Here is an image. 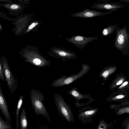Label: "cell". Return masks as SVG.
<instances>
[{
    "label": "cell",
    "instance_id": "obj_12",
    "mask_svg": "<svg viewBox=\"0 0 129 129\" xmlns=\"http://www.w3.org/2000/svg\"><path fill=\"white\" fill-rule=\"evenodd\" d=\"M112 12H102L96 10H90L89 9H85L82 11L70 14L74 17H80L83 18H91L101 16L109 14Z\"/></svg>",
    "mask_w": 129,
    "mask_h": 129
},
{
    "label": "cell",
    "instance_id": "obj_29",
    "mask_svg": "<svg viewBox=\"0 0 129 129\" xmlns=\"http://www.w3.org/2000/svg\"><path fill=\"white\" fill-rule=\"evenodd\" d=\"M119 1L124 3H129V0H119Z\"/></svg>",
    "mask_w": 129,
    "mask_h": 129
},
{
    "label": "cell",
    "instance_id": "obj_11",
    "mask_svg": "<svg viewBox=\"0 0 129 129\" xmlns=\"http://www.w3.org/2000/svg\"><path fill=\"white\" fill-rule=\"evenodd\" d=\"M125 6L118 2L108 3L93 4L91 6L88 7L91 8L112 12L122 8Z\"/></svg>",
    "mask_w": 129,
    "mask_h": 129
},
{
    "label": "cell",
    "instance_id": "obj_18",
    "mask_svg": "<svg viewBox=\"0 0 129 129\" xmlns=\"http://www.w3.org/2000/svg\"><path fill=\"white\" fill-rule=\"evenodd\" d=\"M23 103V97L22 95L21 94L19 98L17 103L16 110V129L19 128V111Z\"/></svg>",
    "mask_w": 129,
    "mask_h": 129
},
{
    "label": "cell",
    "instance_id": "obj_1",
    "mask_svg": "<svg viewBox=\"0 0 129 129\" xmlns=\"http://www.w3.org/2000/svg\"><path fill=\"white\" fill-rule=\"evenodd\" d=\"M30 96L31 104L36 115H42L51 121L46 107L43 103L45 96L42 92L33 89L30 91Z\"/></svg>",
    "mask_w": 129,
    "mask_h": 129
},
{
    "label": "cell",
    "instance_id": "obj_26",
    "mask_svg": "<svg viewBox=\"0 0 129 129\" xmlns=\"http://www.w3.org/2000/svg\"><path fill=\"white\" fill-rule=\"evenodd\" d=\"M126 106H129V100L123 103H120L119 104H113L112 106L115 109Z\"/></svg>",
    "mask_w": 129,
    "mask_h": 129
},
{
    "label": "cell",
    "instance_id": "obj_23",
    "mask_svg": "<svg viewBox=\"0 0 129 129\" xmlns=\"http://www.w3.org/2000/svg\"><path fill=\"white\" fill-rule=\"evenodd\" d=\"M0 78L3 82H4L6 80L4 69L1 58L0 59Z\"/></svg>",
    "mask_w": 129,
    "mask_h": 129
},
{
    "label": "cell",
    "instance_id": "obj_16",
    "mask_svg": "<svg viewBox=\"0 0 129 129\" xmlns=\"http://www.w3.org/2000/svg\"><path fill=\"white\" fill-rule=\"evenodd\" d=\"M126 78L122 74H118L112 81L110 86L111 90L113 91L126 80Z\"/></svg>",
    "mask_w": 129,
    "mask_h": 129
},
{
    "label": "cell",
    "instance_id": "obj_15",
    "mask_svg": "<svg viewBox=\"0 0 129 129\" xmlns=\"http://www.w3.org/2000/svg\"><path fill=\"white\" fill-rule=\"evenodd\" d=\"M117 66H109L104 68L100 73V77L102 78L105 82L110 75L115 72Z\"/></svg>",
    "mask_w": 129,
    "mask_h": 129
},
{
    "label": "cell",
    "instance_id": "obj_25",
    "mask_svg": "<svg viewBox=\"0 0 129 129\" xmlns=\"http://www.w3.org/2000/svg\"><path fill=\"white\" fill-rule=\"evenodd\" d=\"M122 124L123 127L125 129H129V117H127L124 119Z\"/></svg>",
    "mask_w": 129,
    "mask_h": 129
},
{
    "label": "cell",
    "instance_id": "obj_9",
    "mask_svg": "<svg viewBox=\"0 0 129 129\" xmlns=\"http://www.w3.org/2000/svg\"><path fill=\"white\" fill-rule=\"evenodd\" d=\"M50 55L57 58L61 59L64 62L77 57V55L75 53L61 48H53Z\"/></svg>",
    "mask_w": 129,
    "mask_h": 129
},
{
    "label": "cell",
    "instance_id": "obj_14",
    "mask_svg": "<svg viewBox=\"0 0 129 129\" xmlns=\"http://www.w3.org/2000/svg\"><path fill=\"white\" fill-rule=\"evenodd\" d=\"M0 109L6 119L9 122H11L10 113L3 92L1 83L0 84Z\"/></svg>",
    "mask_w": 129,
    "mask_h": 129
},
{
    "label": "cell",
    "instance_id": "obj_7",
    "mask_svg": "<svg viewBox=\"0 0 129 129\" xmlns=\"http://www.w3.org/2000/svg\"><path fill=\"white\" fill-rule=\"evenodd\" d=\"M24 61L38 67L45 68L51 66V61L38 54H21Z\"/></svg>",
    "mask_w": 129,
    "mask_h": 129
},
{
    "label": "cell",
    "instance_id": "obj_22",
    "mask_svg": "<svg viewBox=\"0 0 129 129\" xmlns=\"http://www.w3.org/2000/svg\"><path fill=\"white\" fill-rule=\"evenodd\" d=\"M117 115H122L124 113L129 114V106L121 107L114 109Z\"/></svg>",
    "mask_w": 129,
    "mask_h": 129
},
{
    "label": "cell",
    "instance_id": "obj_8",
    "mask_svg": "<svg viewBox=\"0 0 129 129\" xmlns=\"http://www.w3.org/2000/svg\"><path fill=\"white\" fill-rule=\"evenodd\" d=\"M99 111L98 108H95L90 106L83 107L78 111V118L79 120L83 124L91 122L93 117L98 113Z\"/></svg>",
    "mask_w": 129,
    "mask_h": 129
},
{
    "label": "cell",
    "instance_id": "obj_21",
    "mask_svg": "<svg viewBox=\"0 0 129 129\" xmlns=\"http://www.w3.org/2000/svg\"><path fill=\"white\" fill-rule=\"evenodd\" d=\"M117 88V91L129 92V80L125 81Z\"/></svg>",
    "mask_w": 129,
    "mask_h": 129
},
{
    "label": "cell",
    "instance_id": "obj_10",
    "mask_svg": "<svg viewBox=\"0 0 129 129\" xmlns=\"http://www.w3.org/2000/svg\"><path fill=\"white\" fill-rule=\"evenodd\" d=\"M98 37V36L86 37L77 35L64 39L68 42L74 44L76 48L82 49L84 48L88 43L97 40Z\"/></svg>",
    "mask_w": 129,
    "mask_h": 129
},
{
    "label": "cell",
    "instance_id": "obj_28",
    "mask_svg": "<svg viewBox=\"0 0 129 129\" xmlns=\"http://www.w3.org/2000/svg\"><path fill=\"white\" fill-rule=\"evenodd\" d=\"M18 8V6L16 4H14L12 5L11 7L10 8L12 9H17Z\"/></svg>",
    "mask_w": 129,
    "mask_h": 129
},
{
    "label": "cell",
    "instance_id": "obj_30",
    "mask_svg": "<svg viewBox=\"0 0 129 129\" xmlns=\"http://www.w3.org/2000/svg\"><path fill=\"white\" fill-rule=\"evenodd\" d=\"M112 129H114V127H112Z\"/></svg>",
    "mask_w": 129,
    "mask_h": 129
},
{
    "label": "cell",
    "instance_id": "obj_3",
    "mask_svg": "<svg viewBox=\"0 0 129 129\" xmlns=\"http://www.w3.org/2000/svg\"><path fill=\"white\" fill-rule=\"evenodd\" d=\"M127 26L120 28L118 26L115 31L116 35L114 46L122 53H129V33Z\"/></svg>",
    "mask_w": 129,
    "mask_h": 129
},
{
    "label": "cell",
    "instance_id": "obj_20",
    "mask_svg": "<svg viewBox=\"0 0 129 129\" xmlns=\"http://www.w3.org/2000/svg\"><path fill=\"white\" fill-rule=\"evenodd\" d=\"M115 121L113 123L112 122L110 123H107L104 119L101 118L100 120L96 129H110L114 123Z\"/></svg>",
    "mask_w": 129,
    "mask_h": 129
},
{
    "label": "cell",
    "instance_id": "obj_5",
    "mask_svg": "<svg viewBox=\"0 0 129 129\" xmlns=\"http://www.w3.org/2000/svg\"><path fill=\"white\" fill-rule=\"evenodd\" d=\"M2 56L1 59L4 69L7 84L11 94H12L17 89L18 82L11 70L8 60L3 56Z\"/></svg>",
    "mask_w": 129,
    "mask_h": 129
},
{
    "label": "cell",
    "instance_id": "obj_24",
    "mask_svg": "<svg viewBox=\"0 0 129 129\" xmlns=\"http://www.w3.org/2000/svg\"><path fill=\"white\" fill-rule=\"evenodd\" d=\"M11 128V127L4 121L0 116V129H8Z\"/></svg>",
    "mask_w": 129,
    "mask_h": 129
},
{
    "label": "cell",
    "instance_id": "obj_4",
    "mask_svg": "<svg viewBox=\"0 0 129 129\" xmlns=\"http://www.w3.org/2000/svg\"><path fill=\"white\" fill-rule=\"evenodd\" d=\"M82 69L79 72L69 76H62L52 82L51 86L53 87L63 86L70 84L80 78L88 73L90 67L88 64H83L81 65Z\"/></svg>",
    "mask_w": 129,
    "mask_h": 129
},
{
    "label": "cell",
    "instance_id": "obj_17",
    "mask_svg": "<svg viewBox=\"0 0 129 129\" xmlns=\"http://www.w3.org/2000/svg\"><path fill=\"white\" fill-rule=\"evenodd\" d=\"M20 124L21 129H26L28 126V121L25 108L22 109L20 118Z\"/></svg>",
    "mask_w": 129,
    "mask_h": 129
},
{
    "label": "cell",
    "instance_id": "obj_6",
    "mask_svg": "<svg viewBox=\"0 0 129 129\" xmlns=\"http://www.w3.org/2000/svg\"><path fill=\"white\" fill-rule=\"evenodd\" d=\"M78 88L75 87L67 92V93L73 97L76 100L75 106L78 108L90 104L95 99L89 94H84L78 90Z\"/></svg>",
    "mask_w": 129,
    "mask_h": 129
},
{
    "label": "cell",
    "instance_id": "obj_2",
    "mask_svg": "<svg viewBox=\"0 0 129 129\" xmlns=\"http://www.w3.org/2000/svg\"><path fill=\"white\" fill-rule=\"evenodd\" d=\"M54 98L56 106L60 114L69 122H74V115L70 106L65 101L63 98L59 94H54Z\"/></svg>",
    "mask_w": 129,
    "mask_h": 129
},
{
    "label": "cell",
    "instance_id": "obj_27",
    "mask_svg": "<svg viewBox=\"0 0 129 129\" xmlns=\"http://www.w3.org/2000/svg\"><path fill=\"white\" fill-rule=\"evenodd\" d=\"M38 24L37 22H35L33 23L28 27L27 31H28L30 30L37 25Z\"/></svg>",
    "mask_w": 129,
    "mask_h": 129
},
{
    "label": "cell",
    "instance_id": "obj_13",
    "mask_svg": "<svg viewBox=\"0 0 129 129\" xmlns=\"http://www.w3.org/2000/svg\"><path fill=\"white\" fill-rule=\"evenodd\" d=\"M129 92L119 91H114L106 100L111 102H121L123 103L128 101Z\"/></svg>",
    "mask_w": 129,
    "mask_h": 129
},
{
    "label": "cell",
    "instance_id": "obj_19",
    "mask_svg": "<svg viewBox=\"0 0 129 129\" xmlns=\"http://www.w3.org/2000/svg\"><path fill=\"white\" fill-rule=\"evenodd\" d=\"M119 24H115L110 25L104 29L101 32L103 37H106L115 31Z\"/></svg>",
    "mask_w": 129,
    "mask_h": 129
}]
</instances>
